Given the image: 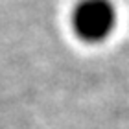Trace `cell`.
Masks as SVG:
<instances>
[{
    "label": "cell",
    "mask_w": 129,
    "mask_h": 129,
    "mask_svg": "<svg viewBox=\"0 0 129 129\" xmlns=\"http://www.w3.org/2000/svg\"><path fill=\"white\" fill-rule=\"evenodd\" d=\"M114 22L116 11L109 0H83L72 15L74 31L89 43H98L111 35Z\"/></svg>",
    "instance_id": "6da1fadb"
}]
</instances>
